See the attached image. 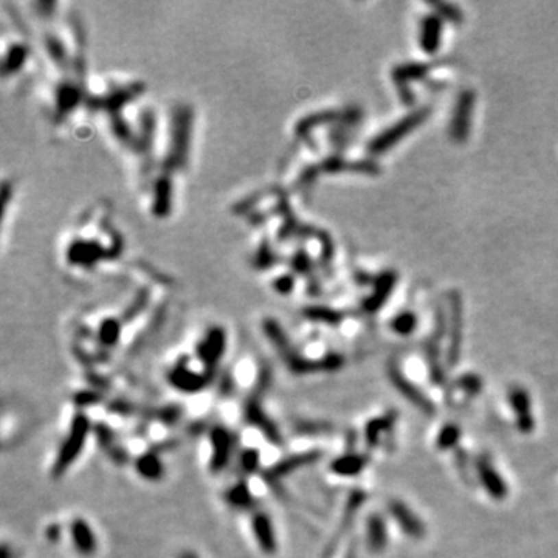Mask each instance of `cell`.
Here are the masks:
<instances>
[{"label":"cell","mask_w":558,"mask_h":558,"mask_svg":"<svg viewBox=\"0 0 558 558\" xmlns=\"http://www.w3.org/2000/svg\"><path fill=\"white\" fill-rule=\"evenodd\" d=\"M38 47L39 108L55 134L67 135L87 123V34L73 5L21 3Z\"/></svg>","instance_id":"6da1fadb"},{"label":"cell","mask_w":558,"mask_h":558,"mask_svg":"<svg viewBox=\"0 0 558 558\" xmlns=\"http://www.w3.org/2000/svg\"><path fill=\"white\" fill-rule=\"evenodd\" d=\"M56 260L76 286L108 282L128 265V237L109 199L88 202L70 219L59 236Z\"/></svg>","instance_id":"7a4b0ae2"},{"label":"cell","mask_w":558,"mask_h":558,"mask_svg":"<svg viewBox=\"0 0 558 558\" xmlns=\"http://www.w3.org/2000/svg\"><path fill=\"white\" fill-rule=\"evenodd\" d=\"M195 121V109L188 101L179 99L163 109L151 156L134 175L140 204L154 221H166L177 210L180 186L193 162Z\"/></svg>","instance_id":"3957f363"},{"label":"cell","mask_w":558,"mask_h":558,"mask_svg":"<svg viewBox=\"0 0 558 558\" xmlns=\"http://www.w3.org/2000/svg\"><path fill=\"white\" fill-rule=\"evenodd\" d=\"M2 81L11 90H21L39 75L38 47L21 3L2 2Z\"/></svg>","instance_id":"277c9868"},{"label":"cell","mask_w":558,"mask_h":558,"mask_svg":"<svg viewBox=\"0 0 558 558\" xmlns=\"http://www.w3.org/2000/svg\"><path fill=\"white\" fill-rule=\"evenodd\" d=\"M88 433H90V420L86 414L78 413L72 419L67 436H65L56 453V459L51 467L53 478L64 476L69 468L75 464L82 450H84Z\"/></svg>","instance_id":"5b68a950"},{"label":"cell","mask_w":558,"mask_h":558,"mask_svg":"<svg viewBox=\"0 0 558 558\" xmlns=\"http://www.w3.org/2000/svg\"><path fill=\"white\" fill-rule=\"evenodd\" d=\"M228 348V332L222 324H210L202 332V335L194 344V357L197 359L208 376L213 378L217 366L221 365Z\"/></svg>","instance_id":"8992f818"},{"label":"cell","mask_w":558,"mask_h":558,"mask_svg":"<svg viewBox=\"0 0 558 558\" xmlns=\"http://www.w3.org/2000/svg\"><path fill=\"white\" fill-rule=\"evenodd\" d=\"M166 378H168L172 388H175L183 394L199 393L211 380L204 369H194L191 366V359L186 357V355L179 357L174 366L168 371Z\"/></svg>","instance_id":"52a82bcc"},{"label":"cell","mask_w":558,"mask_h":558,"mask_svg":"<svg viewBox=\"0 0 558 558\" xmlns=\"http://www.w3.org/2000/svg\"><path fill=\"white\" fill-rule=\"evenodd\" d=\"M263 397V393L253 391V394L248 397L245 405H243V419H245L247 424L256 426L259 431H263L265 439H269L270 442L281 444V431H279L276 424L269 417V414L265 413L263 402H260Z\"/></svg>","instance_id":"ba28073f"},{"label":"cell","mask_w":558,"mask_h":558,"mask_svg":"<svg viewBox=\"0 0 558 558\" xmlns=\"http://www.w3.org/2000/svg\"><path fill=\"white\" fill-rule=\"evenodd\" d=\"M211 454H210V472L221 473L228 467L234 450L233 435L225 426H215L210 433Z\"/></svg>","instance_id":"9c48e42d"},{"label":"cell","mask_w":558,"mask_h":558,"mask_svg":"<svg viewBox=\"0 0 558 558\" xmlns=\"http://www.w3.org/2000/svg\"><path fill=\"white\" fill-rule=\"evenodd\" d=\"M252 532L258 548L265 555H273L278 550V537L275 524L265 512H256L252 516Z\"/></svg>","instance_id":"30bf717a"},{"label":"cell","mask_w":558,"mask_h":558,"mask_svg":"<svg viewBox=\"0 0 558 558\" xmlns=\"http://www.w3.org/2000/svg\"><path fill=\"white\" fill-rule=\"evenodd\" d=\"M322 458V453L319 451H306V453H296L289 456L286 459L278 461L275 465H271L269 470L265 472V476L269 481H281L284 478L290 476V474L295 473L296 470H300L302 467H307L317 462Z\"/></svg>","instance_id":"8fae6325"},{"label":"cell","mask_w":558,"mask_h":558,"mask_svg":"<svg viewBox=\"0 0 558 558\" xmlns=\"http://www.w3.org/2000/svg\"><path fill=\"white\" fill-rule=\"evenodd\" d=\"M70 538L73 548L82 557H92L98 550V539L95 537L92 526L86 520L75 518L70 522Z\"/></svg>","instance_id":"7c38bea8"},{"label":"cell","mask_w":558,"mask_h":558,"mask_svg":"<svg viewBox=\"0 0 558 558\" xmlns=\"http://www.w3.org/2000/svg\"><path fill=\"white\" fill-rule=\"evenodd\" d=\"M478 474L481 481H483V485L485 487V490L489 492L492 498L495 500H504L507 495V487L504 479L500 476V473L495 470V467L492 465V462L489 458H479L478 461Z\"/></svg>","instance_id":"4fadbf2b"},{"label":"cell","mask_w":558,"mask_h":558,"mask_svg":"<svg viewBox=\"0 0 558 558\" xmlns=\"http://www.w3.org/2000/svg\"><path fill=\"white\" fill-rule=\"evenodd\" d=\"M509 400L512 403V408L516 414V420H518V426L521 431L531 433L535 426V420L532 417L531 413V399L526 389L520 387H515L510 389Z\"/></svg>","instance_id":"5bb4252c"},{"label":"cell","mask_w":558,"mask_h":558,"mask_svg":"<svg viewBox=\"0 0 558 558\" xmlns=\"http://www.w3.org/2000/svg\"><path fill=\"white\" fill-rule=\"evenodd\" d=\"M389 512L394 516L396 521L399 522L402 529L405 531L407 535L413 538H422L425 535V527L422 521L408 509L407 504H403L402 501H391Z\"/></svg>","instance_id":"9a60e30c"},{"label":"cell","mask_w":558,"mask_h":558,"mask_svg":"<svg viewBox=\"0 0 558 558\" xmlns=\"http://www.w3.org/2000/svg\"><path fill=\"white\" fill-rule=\"evenodd\" d=\"M93 431H95V436H97L99 447L106 451V454L109 456L110 461H114L118 465L126 464V462L129 461V456L126 453V450L121 448L120 445L117 444L115 433L104 424H99L95 426Z\"/></svg>","instance_id":"2e32d148"},{"label":"cell","mask_w":558,"mask_h":558,"mask_svg":"<svg viewBox=\"0 0 558 558\" xmlns=\"http://www.w3.org/2000/svg\"><path fill=\"white\" fill-rule=\"evenodd\" d=\"M135 470L140 478L149 483H157L165 476V464L157 451H146L140 454L135 459Z\"/></svg>","instance_id":"e0dca14e"},{"label":"cell","mask_w":558,"mask_h":558,"mask_svg":"<svg viewBox=\"0 0 558 558\" xmlns=\"http://www.w3.org/2000/svg\"><path fill=\"white\" fill-rule=\"evenodd\" d=\"M225 502L234 510H252L254 506V498L250 492V487L245 483H237L230 487L223 495Z\"/></svg>","instance_id":"ac0fdd59"},{"label":"cell","mask_w":558,"mask_h":558,"mask_svg":"<svg viewBox=\"0 0 558 558\" xmlns=\"http://www.w3.org/2000/svg\"><path fill=\"white\" fill-rule=\"evenodd\" d=\"M366 458L361 454H344L330 464V470L341 476H354L363 470Z\"/></svg>","instance_id":"d6986e66"},{"label":"cell","mask_w":558,"mask_h":558,"mask_svg":"<svg viewBox=\"0 0 558 558\" xmlns=\"http://www.w3.org/2000/svg\"><path fill=\"white\" fill-rule=\"evenodd\" d=\"M387 544V526L382 516L372 515L367 521V546L374 552H380Z\"/></svg>","instance_id":"ffe728a7"},{"label":"cell","mask_w":558,"mask_h":558,"mask_svg":"<svg viewBox=\"0 0 558 558\" xmlns=\"http://www.w3.org/2000/svg\"><path fill=\"white\" fill-rule=\"evenodd\" d=\"M394 383L396 387L400 389V393L407 397V399L411 400L414 405H417L419 408H422V411L431 414L433 413V405L431 403L425 399L424 394H420L417 389H415L411 383H408L405 378L400 377L399 374L394 372Z\"/></svg>","instance_id":"44dd1931"},{"label":"cell","mask_w":558,"mask_h":558,"mask_svg":"<svg viewBox=\"0 0 558 558\" xmlns=\"http://www.w3.org/2000/svg\"><path fill=\"white\" fill-rule=\"evenodd\" d=\"M391 425H393V415L372 420V422L367 425V428H366V439H367V442H369V445H376L378 441L380 433H382L383 430H388Z\"/></svg>","instance_id":"7402d4cb"},{"label":"cell","mask_w":558,"mask_h":558,"mask_svg":"<svg viewBox=\"0 0 558 558\" xmlns=\"http://www.w3.org/2000/svg\"><path fill=\"white\" fill-rule=\"evenodd\" d=\"M459 437H461V430L458 428V426H456V425L444 426L441 435H439V437H437L439 448H442V450L451 448L453 445L458 444Z\"/></svg>","instance_id":"603a6c76"},{"label":"cell","mask_w":558,"mask_h":558,"mask_svg":"<svg viewBox=\"0 0 558 558\" xmlns=\"http://www.w3.org/2000/svg\"><path fill=\"white\" fill-rule=\"evenodd\" d=\"M259 464H260V456H259L258 450L247 448L241 454V468L245 473H248V474L254 473L259 468Z\"/></svg>","instance_id":"cb8c5ba5"},{"label":"cell","mask_w":558,"mask_h":558,"mask_svg":"<svg viewBox=\"0 0 558 558\" xmlns=\"http://www.w3.org/2000/svg\"><path fill=\"white\" fill-rule=\"evenodd\" d=\"M459 387L462 388V389H467L468 393H472V394H474V393H478V391L481 389V382H479V378L478 377H474V376H467V377H464L461 380V385Z\"/></svg>","instance_id":"d4e9b609"},{"label":"cell","mask_w":558,"mask_h":558,"mask_svg":"<svg viewBox=\"0 0 558 558\" xmlns=\"http://www.w3.org/2000/svg\"><path fill=\"white\" fill-rule=\"evenodd\" d=\"M396 329L402 332V334H407V332L411 330L414 328V319L411 317H403L399 322H396Z\"/></svg>","instance_id":"484cf974"},{"label":"cell","mask_w":558,"mask_h":558,"mask_svg":"<svg viewBox=\"0 0 558 558\" xmlns=\"http://www.w3.org/2000/svg\"><path fill=\"white\" fill-rule=\"evenodd\" d=\"M180 558H197V555L191 554V552H185V554H182Z\"/></svg>","instance_id":"4316f807"}]
</instances>
